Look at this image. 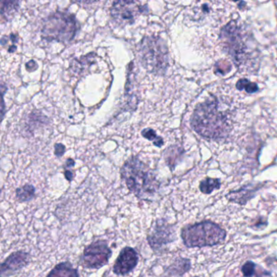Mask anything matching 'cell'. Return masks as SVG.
Returning <instances> with one entry per match:
<instances>
[{
    "instance_id": "cell-7",
    "label": "cell",
    "mask_w": 277,
    "mask_h": 277,
    "mask_svg": "<svg viewBox=\"0 0 277 277\" xmlns=\"http://www.w3.org/2000/svg\"><path fill=\"white\" fill-rule=\"evenodd\" d=\"M147 240L153 252L158 255L164 253L168 246L177 240L176 226L165 218H158L148 230Z\"/></svg>"
},
{
    "instance_id": "cell-30",
    "label": "cell",
    "mask_w": 277,
    "mask_h": 277,
    "mask_svg": "<svg viewBox=\"0 0 277 277\" xmlns=\"http://www.w3.org/2000/svg\"><path fill=\"white\" fill-rule=\"evenodd\" d=\"M74 166H75V160L72 158H68L66 160L65 165H64L63 168H64V169H73Z\"/></svg>"
},
{
    "instance_id": "cell-27",
    "label": "cell",
    "mask_w": 277,
    "mask_h": 277,
    "mask_svg": "<svg viewBox=\"0 0 277 277\" xmlns=\"http://www.w3.org/2000/svg\"><path fill=\"white\" fill-rule=\"evenodd\" d=\"M261 221L256 222V224L251 226V228L255 230H262L263 228H265L267 225H268V222H267V219L264 217H261Z\"/></svg>"
},
{
    "instance_id": "cell-19",
    "label": "cell",
    "mask_w": 277,
    "mask_h": 277,
    "mask_svg": "<svg viewBox=\"0 0 277 277\" xmlns=\"http://www.w3.org/2000/svg\"><path fill=\"white\" fill-rule=\"evenodd\" d=\"M47 123H48V117L43 115L41 111L35 110L30 113L27 117L26 124L28 125L26 126V129L30 132H33L34 129H38L39 127H42Z\"/></svg>"
},
{
    "instance_id": "cell-9",
    "label": "cell",
    "mask_w": 277,
    "mask_h": 277,
    "mask_svg": "<svg viewBox=\"0 0 277 277\" xmlns=\"http://www.w3.org/2000/svg\"><path fill=\"white\" fill-rule=\"evenodd\" d=\"M143 7L134 1H116L111 5V16L116 24L121 26L133 25L143 12Z\"/></svg>"
},
{
    "instance_id": "cell-24",
    "label": "cell",
    "mask_w": 277,
    "mask_h": 277,
    "mask_svg": "<svg viewBox=\"0 0 277 277\" xmlns=\"http://www.w3.org/2000/svg\"><path fill=\"white\" fill-rule=\"evenodd\" d=\"M8 91V87L5 84L0 81V124L2 123L5 114H6V105L4 102V95Z\"/></svg>"
},
{
    "instance_id": "cell-26",
    "label": "cell",
    "mask_w": 277,
    "mask_h": 277,
    "mask_svg": "<svg viewBox=\"0 0 277 277\" xmlns=\"http://www.w3.org/2000/svg\"><path fill=\"white\" fill-rule=\"evenodd\" d=\"M54 148H55L54 154L57 158H61L63 154H65L66 147L62 143H56L54 146Z\"/></svg>"
},
{
    "instance_id": "cell-18",
    "label": "cell",
    "mask_w": 277,
    "mask_h": 277,
    "mask_svg": "<svg viewBox=\"0 0 277 277\" xmlns=\"http://www.w3.org/2000/svg\"><path fill=\"white\" fill-rule=\"evenodd\" d=\"M19 1H1L0 2V16L4 20L10 21L19 10Z\"/></svg>"
},
{
    "instance_id": "cell-3",
    "label": "cell",
    "mask_w": 277,
    "mask_h": 277,
    "mask_svg": "<svg viewBox=\"0 0 277 277\" xmlns=\"http://www.w3.org/2000/svg\"><path fill=\"white\" fill-rule=\"evenodd\" d=\"M194 130L205 138L221 140L228 137L231 125L220 109L217 99H209L194 109L190 120Z\"/></svg>"
},
{
    "instance_id": "cell-1",
    "label": "cell",
    "mask_w": 277,
    "mask_h": 277,
    "mask_svg": "<svg viewBox=\"0 0 277 277\" xmlns=\"http://www.w3.org/2000/svg\"><path fill=\"white\" fill-rule=\"evenodd\" d=\"M226 53L240 70H257L258 52L252 44L251 35L238 20H231L222 29L220 35Z\"/></svg>"
},
{
    "instance_id": "cell-2",
    "label": "cell",
    "mask_w": 277,
    "mask_h": 277,
    "mask_svg": "<svg viewBox=\"0 0 277 277\" xmlns=\"http://www.w3.org/2000/svg\"><path fill=\"white\" fill-rule=\"evenodd\" d=\"M121 176L129 192L138 200L154 202L158 198L160 181L154 171L137 157H131L124 164Z\"/></svg>"
},
{
    "instance_id": "cell-4",
    "label": "cell",
    "mask_w": 277,
    "mask_h": 277,
    "mask_svg": "<svg viewBox=\"0 0 277 277\" xmlns=\"http://www.w3.org/2000/svg\"><path fill=\"white\" fill-rule=\"evenodd\" d=\"M180 238L186 247L201 249L223 245L227 232L216 222L202 220L184 226L180 230Z\"/></svg>"
},
{
    "instance_id": "cell-6",
    "label": "cell",
    "mask_w": 277,
    "mask_h": 277,
    "mask_svg": "<svg viewBox=\"0 0 277 277\" xmlns=\"http://www.w3.org/2000/svg\"><path fill=\"white\" fill-rule=\"evenodd\" d=\"M139 60L145 70L156 75L166 74L169 53L166 42L156 36L145 37L137 47Z\"/></svg>"
},
{
    "instance_id": "cell-33",
    "label": "cell",
    "mask_w": 277,
    "mask_h": 277,
    "mask_svg": "<svg viewBox=\"0 0 277 277\" xmlns=\"http://www.w3.org/2000/svg\"><path fill=\"white\" fill-rule=\"evenodd\" d=\"M16 50H17V47L14 45V44H12V46L8 48V51L9 53H13V52H16Z\"/></svg>"
},
{
    "instance_id": "cell-5",
    "label": "cell",
    "mask_w": 277,
    "mask_h": 277,
    "mask_svg": "<svg viewBox=\"0 0 277 277\" xmlns=\"http://www.w3.org/2000/svg\"><path fill=\"white\" fill-rule=\"evenodd\" d=\"M80 30L76 16L70 12L56 11L45 18L41 30V37L47 42L70 43Z\"/></svg>"
},
{
    "instance_id": "cell-28",
    "label": "cell",
    "mask_w": 277,
    "mask_h": 277,
    "mask_svg": "<svg viewBox=\"0 0 277 277\" xmlns=\"http://www.w3.org/2000/svg\"><path fill=\"white\" fill-rule=\"evenodd\" d=\"M26 68L30 73L36 71L38 68V63L34 60H30V61L26 63Z\"/></svg>"
},
{
    "instance_id": "cell-14",
    "label": "cell",
    "mask_w": 277,
    "mask_h": 277,
    "mask_svg": "<svg viewBox=\"0 0 277 277\" xmlns=\"http://www.w3.org/2000/svg\"><path fill=\"white\" fill-rule=\"evenodd\" d=\"M97 56L96 54L94 52L85 55V56H81L80 58H74V60L70 62V70L74 74L77 75L85 73L89 70L90 66L95 63V57Z\"/></svg>"
},
{
    "instance_id": "cell-15",
    "label": "cell",
    "mask_w": 277,
    "mask_h": 277,
    "mask_svg": "<svg viewBox=\"0 0 277 277\" xmlns=\"http://www.w3.org/2000/svg\"><path fill=\"white\" fill-rule=\"evenodd\" d=\"M192 268L191 261L187 258L178 257L173 261L170 266L167 267L165 272L170 276L181 277L188 273Z\"/></svg>"
},
{
    "instance_id": "cell-16",
    "label": "cell",
    "mask_w": 277,
    "mask_h": 277,
    "mask_svg": "<svg viewBox=\"0 0 277 277\" xmlns=\"http://www.w3.org/2000/svg\"><path fill=\"white\" fill-rule=\"evenodd\" d=\"M37 197L36 188L34 184L26 183L15 190V200L18 203H28Z\"/></svg>"
},
{
    "instance_id": "cell-10",
    "label": "cell",
    "mask_w": 277,
    "mask_h": 277,
    "mask_svg": "<svg viewBox=\"0 0 277 277\" xmlns=\"http://www.w3.org/2000/svg\"><path fill=\"white\" fill-rule=\"evenodd\" d=\"M32 256L22 249L16 250L0 263V277H11L30 265Z\"/></svg>"
},
{
    "instance_id": "cell-29",
    "label": "cell",
    "mask_w": 277,
    "mask_h": 277,
    "mask_svg": "<svg viewBox=\"0 0 277 277\" xmlns=\"http://www.w3.org/2000/svg\"><path fill=\"white\" fill-rule=\"evenodd\" d=\"M63 175L68 182H72L75 178L76 173L74 171L71 170V169H64Z\"/></svg>"
},
{
    "instance_id": "cell-8",
    "label": "cell",
    "mask_w": 277,
    "mask_h": 277,
    "mask_svg": "<svg viewBox=\"0 0 277 277\" xmlns=\"http://www.w3.org/2000/svg\"><path fill=\"white\" fill-rule=\"evenodd\" d=\"M112 253L107 240H95L84 247L78 263L84 269H101L108 264Z\"/></svg>"
},
{
    "instance_id": "cell-22",
    "label": "cell",
    "mask_w": 277,
    "mask_h": 277,
    "mask_svg": "<svg viewBox=\"0 0 277 277\" xmlns=\"http://www.w3.org/2000/svg\"><path fill=\"white\" fill-rule=\"evenodd\" d=\"M258 267L259 265H257L256 263L249 260L242 266L241 271L244 277H253V275H256V277H261L257 271Z\"/></svg>"
},
{
    "instance_id": "cell-35",
    "label": "cell",
    "mask_w": 277,
    "mask_h": 277,
    "mask_svg": "<svg viewBox=\"0 0 277 277\" xmlns=\"http://www.w3.org/2000/svg\"><path fill=\"white\" fill-rule=\"evenodd\" d=\"M194 277H198V276H194Z\"/></svg>"
},
{
    "instance_id": "cell-31",
    "label": "cell",
    "mask_w": 277,
    "mask_h": 277,
    "mask_svg": "<svg viewBox=\"0 0 277 277\" xmlns=\"http://www.w3.org/2000/svg\"><path fill=\"white\" fill-rule=\"evenodd\" d=\"M8 38H9V41H11V42L14 44V45L15 43H16V42L19 41V37H18V34H13V33L10 34V35H9Z\"/></svg>"
},
{
    "instance_id": "cell-23",
    "label": "cell",
    "mask_w": 277,
    "mask_h": 277,
    "mask_svg": "<svg viewBox=\"0 0 277 277\" xmlns=\"http://www.w3.org/2000/svg\"><path fill=\"white\" fill-rule=\"evenodd\" d=\"M142 135H143L145 138H147V140L152 142L154 146H156V147H161L165 145L164 139L158 136L156 133H155V131L153 130L152 129H143V132H142Z\"/></svg>"
},
{
    "instance_id": "cell-20",
    "label": "cell",
    "mask_w": 277,
    "mask_h": 277,
    "mask_svg": "<svg viewBox=\"0 0 277 277\" xmlns=\"http://www.w3.org/2000/svg\"><path fill=\"white\" fill-rule=\"evenodd\" d=\"M221 188V181L219 178H211L206 177L201 180L199 184V190L204 194H211L215 190H220Z\"/></svg>"
},
{
    "instance_id": "cell-32",
    "label": "cell",
    "mask_w": 277,
    "mask_h": 277,
    "mask_svg": "<svg viewBox=\"0 0 277 277\" xmlns=\"http://www.w3.org/2000/svg\"><path fill=\"white\" fill-rule=\"evenodd\" d=\"M9 42V38H8V36H4L1 39H0V44L2 46L5 47L7 45V43Z\"/></svg>"
},
{
    "instance_id": "cell-21",
    "label": "cell",
    "mask_w": 277,
    "mask_h": 277,
    "mask_svg": "<svg viewBox=\"0 0 277 277\" xmlns=\"http://www.w3.org/2000/svg\"><path fill=\"white\" fill-rule=\"evenodd\" d=\"M236 87L238 90H245L248 94L256 93L259 90V86H258L257 84L251 82V81H249V80L246 79V78L240 79L237 82Z\"/></svg>"
},
{
    "instance_id": "cell-34",
    "label": "cell",
    "mask_w": 277,
    "mask_h": 277,
    "mask_svg": "<svg viewBox=\"0 0 277 277\" xmlns=\"http://www.w3.org/2000/svg\"><path fill=\"white\" fill-rule=\"evenodd\" d=\"M3 193V190L2 189H0V197H1V194H2Z\"/></svg>"
},
{
    "instance_id": "cell-17",
    "label": "cell",
    "mask_w": 277,
    "mask_h": 277,
    "mask_svg": "<svg viewBox=\"0 0 277 277\" xmlns=\"http://www.w3.org/2000/svg\"><path fill=\"white\" fill-rule=\"evenodd\" d=\"M183 153H184L183 149L180 148L179 146H171L165 151L164 157L165 162L170 168L171 170H174L176 165H178Z\"/></svg>"
},
{
    "instance_id": "cell-25",
    "label": "cell",
    "mask_w": 277,
    "mask_h": 277,
    "mask_svg": "<svg viewBox=\"0 0 277 277\" xmlns=\"http://www.w3.org/2000/svg\"><path fill=\"white\" fill-rule=\"evenodd\" d=\"M231 70V64L229 62L226 60H221L218 62L215 66V73L216 74L220 75H225L226 74L229 73Z\"/></svg>"
},
{
    "instance_id": "cell-13",
    "label": "cell",
    "mask_w": 277,
    "mask_h": 277,
    "mask_svg": "<svg viewBox=\"0 0 277 277\" xmlns=\"http://www.w3.org/2000/svg\"><path fill=\"white\" fill-rule=\"evenodd\" d=\"M79 270L70 261H63L52 267L46 277H80Z\"/></svg>"
},
{
    "instance_id": "cell-12",
    "label": "cell",
    "mask_w": 277,
    "mask_h": 277,
    "mask_svg": "<svg viewBox=\"0 0 277 277\" xmlns=\"http://www.w3.org/2000/svg\"><path fill=\"white\" fill-rule=\"evenodd\" d=\"M265 186V183H249L238 190H233L226 194L225 198L231 203L246 206L257 195L258 192Z\"/></svg>"
},
{
    "instance_id": "cell-11",
    "label": "cell",
    "mask_w": 277,
    "mask_h": 277,
    "mask_svg": "<svg viewBox=\"0 0 277 277\" xmlns=\"http://www.w3.org/2000/svg\"><path fill=\"white\" fill-rule=\"evenodd\" d=\"M139 263V255L134 248L125 246L121 249L113 264L112 271L115 275L125 276L134 271Z\"/></svg>"
}]
</instances>
